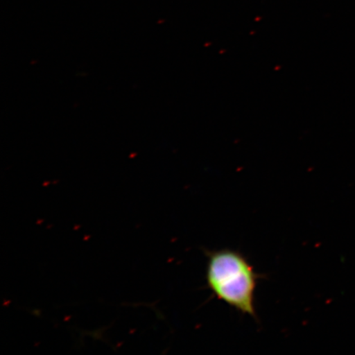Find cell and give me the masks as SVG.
Returning a JSON list of instances; mask_svg holds the SVG:
<instances>
[{"label": "cell", "instance_id": "6da1fadb", "mask_svg": "<svg viewBox=\"0 0 355 355\" xmlns=\"http://www.w3.org/2000/svg\"><path fill=\"white\" fill-rule=\"evenodd\" d=\"M206 279L217 299L244 315L256 318L257 274L241 252L221 250L208 252Z\"/></svg>", "mask_w": 355, "mask_h": 355}]
</instances>
